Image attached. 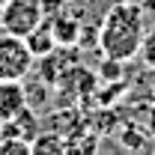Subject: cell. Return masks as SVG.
<instances>
[{
  "mask_svg": "<svg viewBox=\"0 0 155 155\" xmlns=\"http://www.w3.org/2000/svg\"><path fill=\"white\" fill-rule=\"evenodd\" d=\"M146 33L143 24V6L131 0H116L114 6L101 15L98 24V51L101 57L128 63L140 54V42Z\"/></svg>",
  "mask_w": 155,
  "mask_h": 155,
  "instance_id": "cell-1",
  "label": "cell"
},
{
  "mask_svg": "<svg viewBox=\"0 0 155 155\" xmlns=\"http://www.w3.org/2000/svg\"><path fill=\"white\" fill-rule=\"evenodd\" d=\"M48 18L42 0H3L0 6V27L3 33H12V36H27L33 33L42 21Z\"/></svg>",
  "mask_w": 155,
  "mask_h": 155,
  "instance_id": "cell-2",
  "label": "cell"
},
{
  "mask_svg": "<svg viewBox=\"0 0 155 155\" xmlns=\"http://www.w3.org/2000/svg\"><path fill=\"white\" fill-rule=\"evenodd\" d=\"M36 57L27 42L12 33H0V81H21L33 72Z\"/></svg>",
  "mask_w": 155,
  "mask_h": 155,
  "instance_id": "cell-3",
  "label": "cell"
},
{
  "mask_svg": "<svg viewBox=\"0 0 155 155\" xmlns=\"http://www.w3.org/2000/svg\"><path fill=\"white\" fill-rule=\"evenodd\" d=\"M42 131V119L33 107H24L18 116L0 122V140H33V137Z\"/></svg>",
  "mask_w": 155,
  "mask_h": 155,
  "instance_id": "cell-4",
  "label": "cell"
},
{
  "mask_svg": "<svg viewBox=\"0 0 155 155\" xmlns=\"http://www.w3.org/2000/svg\"><path fill=\"white\" fill-rule=\"evenodd\" d=\"M24 107H27L24 84L21 81H0V122L18 116Z\"/></svg>",
  "mask_w": 155,
  "mask_h": 155,
  "instance_id": "cell-5",
  "label": "cell"
},
{
  "mask_svg": "<svg viewBox=\"0 0 155 155\" xmlns=\"http://www.w3.org/2000/svg\"><path fill=\"white\" fill-rule=\"evenodd\" d=\"M21 84H24V96H27V107H33V110H48V101H51V90H54V84L51 81H45L42 75L36 78H21Z\"/></svg>",
  "mask_w": 155,
  "mask_h": 155,
  "instance_id": "cell-6",
  "label": "cell"
},
{
  "mask_svg": "<svg viewBox=\"0 0 155 155\" xmlns=\"http://www.w3.org/2000/svg\"><path fill=\"white\" fill-rule=\"evenodd\" d=\"M66 137V155H96L98 149V134L93 128H72Z\"/></svg>",
  "mask_w": 155,
  "mask_h": 155,
  "instance_id": "cell-7",
  "label": "cell"
},
{
  "mask_svg": "<svg viewBox=\"0 0 155 155\" xmlns=\"http://www.w3.org/2000/svg\"><path fill=\"white\" fill-rule=\"evenodd\" d=\"M24 42H27V48L33 51V57H36V60H42L45 54H51L54 48H60V45H57V36H54L51 21H48V18L42 21L33 33H27V36H24Z\"/></svg>",
  "mask_w": 155,
  "mask_h": 155,
  "instance_id": "cell-8",
  "label": "cell"
},
{
  "mask_svg": "<svg viewBox=\"0 0 155 155\" xmlns=\"http://www.w3.org/2000/svg\"><path fill=\"white\" fill-rule=\"evenodd\" d=\"M30 155H66V137L60 131H39L33 140H30Z\"/></svg>",
  "mask_w": 155,
  "mask_h": 155,
  "instance_id": "cell-9",
  "label": "cell"
},
{
  "mask_svg": "<svg viewBox=\"0 0 155 155\" xmlns=\"http://www.w3.org/2000/svg\"><path fill=\"white\" fill-rule=\"evenodd\" d=\"M140 60L143 66H149L155 72V30H146L143 33V42H140Z\"/></svg>",
  "mask_w": 155,
  "mask_h": 155,
  "instance_id": "cell-10",
  "label": "cell"
},
{
  "mask_svg": "<svg viewBox=\"0 0 155 155\" xmlns=\"http://www.w3.org/2000/svg\"><path fill=\"white\" fill-rule=\"evenodd\" d=\"M0 155H30L27 140H0Z\"/></svg>",
  "mask_w": 155,
  "mask_h": 155,
  "instance_id": "cell-11",
  "label": "cell"
},
{
  "mask_svg": "<svg viewBox=\"0 0 155 155\" xmlns=\"http://www.w3.org/2000/svg\"><path fill=\"white\" fill-rule=\"evenodd\" d=\"M72 0H42V6H45V12L51 15V12H57V9H63V6H69Z\"/></svg>",
  "mask_w": 155,
  "mask_h": 155,
  "instance_id": "cell-12",
  "label": "cell"
},
{
  "mask_svg": "<svg viewBox=\"0 0 155 155\" xmlns=\"http://www.w3.org/2000/svg\"><path fill=\"white\" fill-rule=\"evenodd\" d=\"M152 96H155V78H152Z\"/></svg>",
  "mask_w": 155,
  "mask_h": 155,
  "instance_id": "cell-13",
  "label": "cell"
}]
</instances>
